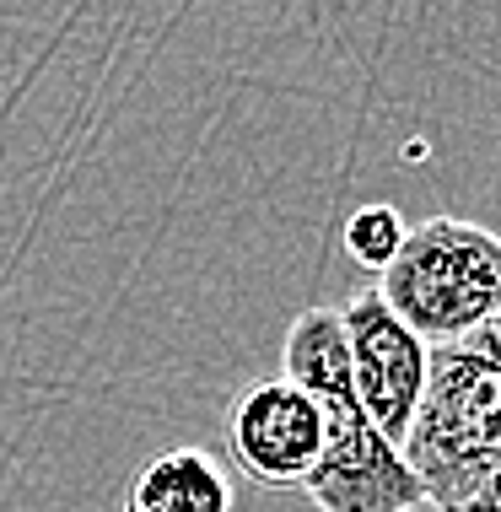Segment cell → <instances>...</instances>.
Segmentation results:
<instances>
[{"label": "cell", "instance_id": "cell-6", "mask_svg": "<svg viewBox=\"0 0 501 512\" xmlns=\"http://www.w3.org/2000/svg\"><path fill=\"white\" fill-rule=\"evenodd\" d=\"M130 507L141 512H232V475L205 448H167L135 469Z\"/></svg>", "mask_w": 501, "mask_h": 512}, {"label": "cell", "instance_id": "cell-7", "mask_svg": "<svg viewBox=\"0 0 501 512\" xmlns=\"http://www.w3.org/2000/svg\"><path fill=\"white\" fill-rule=\"evenodd\" d=\"M405 232H410V221L399 216V205H356L351 221H345V254L356 259L361 270H372V275H383L388 270V259L399 254V243H405Z\"/></svg>", "mask_w": 501, "mask_h": 512}, {"label": "cell", "instance_id": "cell-8", "mask_svg": "<svg viewBox=\"0 0 501 512\" xmlns=\"http://www.w3.org/2000/svg\"><path fill=\"white\" fill-rule=\"evenodd\" d=\"M437 512H501V469H496V475H485L469 496H458L453 507H437Z\"/></svg>", "mask_w": 501, "mask_h": 512}, {"label": "cell", "instance_id": "cell-9", "mask_svg": "<svg viewBox=\"0 0 501 512\" xmlns=\"http://www.w3.org/2000/svg\"><path fill=\"white\" fill-rule=\"evenodd\" d=\"M124 512H141V507H124Z\"/></svg>", "mask_w": 501, "mask_h": 512}, {"label": "cell", "instance_id": "cell-4", "mask_svg": "<svg viewBox=\"0 0 501 512\" xmlns=\"http://www.w3.org/2000/svg\"><path fill=\"white\" fill-rule=\"evenodd\" d=\"M340 329H345V351H351V383L361 410L372 415L383 437H394L405 448L415 410H421L426 394V356L431 345L421 335H410L394 318V308L378 297V286L367 292H351L340 302Z\"/></svg>", "mask_w": 501, "mask_h": 512}, {"label": "cell", "instance_id": "cell-5", "mask_svg": "<svg viewBox=\"0 0 501 512\" xmlns=\"http://www.w3.org/2000/svg\"><path fill=\"white\" fill-rule=\"evenodd\" d=\"M227 459L264 491H302L324 453V415L291 378H259L221 415Z\"/></svg>", "mask_w": 501, "mask_h": 512}, {"label": "cell", "instance_id": "cell-1", "mask_svg": "<svg viewBox=\"0 0 501 512\" xmlns=\"http://www.w3.org/2000/svg\"><path fill=\"white\" fill-rule=\"evenodd\" d=\"M281 378H291L324 415V453L302 480L318 512H415L431 507L405 448L372 426L351 383V351L334 308H308L291 318L281 345Z\"/></svg>", "mask_w": 501, "mask_h": 512}, {"label": "cell", "instance_id": "cell-10", "mask_svg": "<svg viewBox=\"0 0 501 512\" xmlns=\"http://www.w3.org/2000/svg\"><path fill=\"white\" fill-rule=\"evenodd\" d=\"M496 92H501V81H496Z\"/></svg>", "mask_w": 501, "mask_h": 512}, {"label": "cell", "instance_id": "cell-3", "mask_svg": "<svg viewBox=\"0 0 501 512\" xmlns=\"http://www.w3.org/2000/svg\"><path fill=\"white\" fill-rule=\"evenodd\" d=\"M378 297L426 345L475 335L501 313V232L464 216L421 221L378 275Z\"/></svg>", "mask_w": 501, "mask_h": 512}, {"label": "cell", "instance_id": "cell-2", "mask_svg": "<svg viewBox=\"0 0 501 512\" xmlns=\"http://www.w3.org/2000/svg\"><path fill=\"white\" fill-rule=\"evenodd\" d=\"M405 459L431 507H453L501 469V313L475 335L431 345Z\"/></svg>", "mask_w": 501, "mask_h": 512}]
</instances>
